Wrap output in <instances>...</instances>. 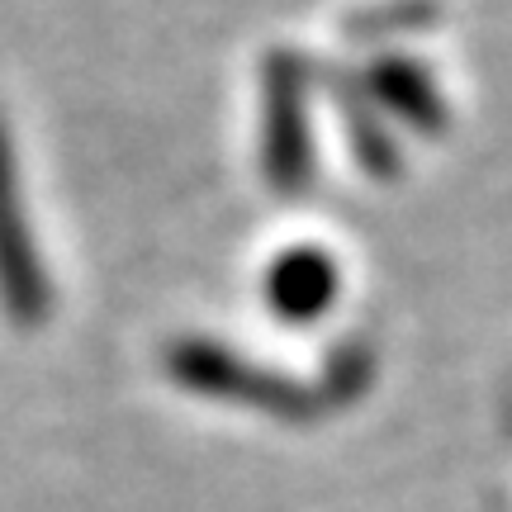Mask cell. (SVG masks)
<instances>
[{
  "label": "cell",
  "mask_w": 512,
  "mask_h": 512,
  "mask_svg": "<svg viewBox=\"0 0 512 512\" xmlns=\"http://www.w3.org/2000/svg\"><path fill=\"white\" fill-rule=\"evenodd\" d=\"M166 375L190 389V394H204V399H223V403H242V408H256V413H271V418H290L304 422L313 418L323 399L304 389L290 375H275L252 356H238L223 342H209V337H181L176 347H166L162 356Z\"/></svg>",
  "instance_id": "1"
},
{
  "label": "cell",
  "mask_w": 512,
  "mask_h": 512,
  "mask_svg": "<svg viewBox=\"0 0 512 512\" xmlns=\"http://www.w3.org/2000/svg\"><path fill=\"white\" fill-rule=\"evenodd\" d=\"M261 171L280 195H299L313 181L309 67L294 48H271L261 62Z\"/></svg>",
  "instance_id": "2"
},
{
  "label": "cell",
  "mask_w": 512,
  "mask_h": 512,
  "mask_svg": "<svg viewBox=\"0 0 512 512\" xmlns=\"http://www.w3.org/2000/svg\"><path fill=\"white\" fill-rule=\"evenodd\" d=\"M337 290H342V271H337L332 252L313 247V242H294L285 252H275L266 275H261L266 309L290 328L318 323L337 304Z\"/></svg>",
  "instance_id": "4"
},
{
  "label": "cell",
  "mask_w": 512,
  "mask_h": 512,
  "mask_svg": "<svg viewBox=\"0 0 512 512\" xmlns=\"http://www.w3.org/2000/svg\"><path fill=\"white\" fill-rule=\"evenodd\" d=\"M361 86L380 105V114H394L399 124H408L422 138H437L441 128H446V100H441L432 72L418 67L413 57L380 53L361 72Z\"/></svg>",
  "instance_id": "5"
},
{
  "label": "cell",
  "mask_w": 512,
  "mask_h": 512,
  "mask_svg": "<svg viewBox=\"0 0 512 512\" xmlns=\"http://www.w3.org/2000/svg\"><path fill=\"white\" fill-rule=\"evenodd\" d=\"M0 309L15 328H38L48 313V271L38 261V242L24 214V185H19L15 147L0 119Z\"/></svg>",
  "instance_id": "3"
},
{
  "label": "cell",
  "mask_w": 512,
  "mask_h": 512,
  "mask_svg": "<svg viewBox=\"0 0 512 512\" xmlns=\"http://www.w3.org/2000/svg\"><path fill=\"white\" fill-rule=\"evenodd\" d=\"M366 384V351L356 347H342L337 356H332V380H328V399H351L356 389Z\"/></svg>",
  "instance_id": "7"
},
{
  "label": "cell",
  "mask_w": 512,
  "mask_h": 512,
  "mask_svg": "<svg viewBox=\"0 0 512 512\" xmlns=\"http://www.w3.org/2000/svg\"><path fill=\"white\" fill-rule=\"evenodd\" d=\"M328 91H332V105H337V119L347 128L351 157L361 162V171H370L375 181H394L403 166V152H399V143H394V133L384 128L380 105L366 95L361 76L328 72Z\"/></svg>",
  "instance_id": "6"
}]
</instances>
